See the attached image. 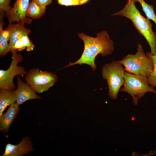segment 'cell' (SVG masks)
I'll return each mask as SVG.
<instances>
[{
    "instance_id": "12",
    "label": "cell",
    "mask_w": 156,
    "mask_h": 156,
    "mask_svg": "<svg viewBox=\"0 0 156 156\" xmlns=\"http://www.w3.org/2000/svg\"><path fill=\"white\" fill-rule=\"evenodd\" d=\"M20 108L16 103L11 104L6 112L0 116V129L7 132L10 126L16 117Z\"/></svg>"
},
{
    "instance_id": "22",
    "label": "cell",
    "mask_w": 156,
    "mask_h": 156,
    "mask_svg": "<svg viewBox=\"0 0 156 156\" xmlns=\"http://www.w3.org/2000/svg\"><path fill=\"white\" fill-rule=\"evenodd\" d=\"M52 0H34L42 6L46 7L51 4Z\"/></svg>"
},
{
    "instance_id": "23",
    "label": "cell",
    "mask_w": 156,
    "mask_h": 156,
    "mask_svg": "<svg viewBox=\"0 0 156 156\" xmlns=\"http://www.w3.org/2000/svg\"><path fill=\"white\" fill-rule=\"evenodd\" d=\"M151 153L152 155H154L156 153V151H151Z\"/></svg>"
},
{
    "instance_id": "19",
    "label": "cell",
    "mask_w": 156,
    "mask_h": 156,
    "mask_svg": "<svg viewBox=\"0 0 156 156\" xmlns=\"http://www.w3.org/2000/svg\"><path fill=\"white\" fill-rule=\"evenodd\" d=\"M23 42L25 47L26 48L27 51H29L33 50L34 46L32 42L31 41L28 35L23 36L21 39Z\"/></svg>"
},
{
    "instance_id": "20",
    "label": "cell",
    "mask_w": 156,
    "mask_h": 156,
    "mask_svg": "<svg viewBox=\"0 0 156 156\" xmlns=\"http://www.w3.org/2000/svg\"><path fill=\"white\" fill-rule=\"evenodd\" d=\"M11 0H0V10L7 12L12 8L9 5Z\"/></svg>"
},
{
    "instance_id": "6",
    "label": "cell",
    "mask_w": 156,
    "mask_h": 156,
    "mask_svg": "<svg viewBox=\"0 0 156 156\" xmlns=\"http://www.w3.org/2000/svg\"><path fill=\"white\" fill-rule=\"evenodd\" d=\"M25 80L36 92L39 93L48 90L58 80L55 74L37 68L30 70L26 74Z\"/></svg>"
},
{
    "instance_id": "16",
    "label": "cell",
    "mask_w": 156,
    "mask_h": 156,
    "mask_svg": "<svg viewBox=\"0 0 156 156\" xmlns=\"http://www.w3.org/2000/svg\"><path fill=\"white\" fill-rule=\"evenodd\" d=\"M134 0L135 3L138 2L140 3L147 18L153 21L156 25V15L154 11L153 5L146 3L144 0Z\"/></svg>"
},
{
    "instance_id": "3",
    "label": "cell",
    "mask_w": 156,
    "mask_h": 156,
    "mask_svg": "<svg viewBox=\"0 0 156 156\" xmlns=\"http://www.w3.org/2000/svg\"><path fill=\"white\" fill-rule=\"evenodd\" d=\"M137 50L135 54H128L119 61L125 71L147 78L153 70V60L144 52L141 44H138Z\"/></svg>"
},
{
    "instance_id": "1",
    "label": "cell",
    "mask_w": 156,
    "mask_h": 156,
    "mask_svg": "<svg viewBox=\"0 0 156 156\" xmlns=\"http://www.w3.org/2000/svg\"><path fill=\"white\" fill-rule=\"evenodd\" d=\"M78 37L83 41L84 50L80 58L76 61L69 64L63 68L74 65L85 64L90 66L94 71L96 68L95 63V58L99 54L101 56L110 55L114 47L113 41L110 39L107 32L102 31L96 34V37H93L83 33L78 34Z\"/></svg>"
},
{
    "instance_id": "7",
    "label": "cell",
    "mask_w": 156,
    "mask_h": 156,
    "mask_svg": "<svg viewBox=\"0 0 156 156\" xmlns=\"http://www.w3.org/2000/svg\"><path fill=\"white\" fill-rule=\"evenodd\" d=\"M11 53L12 59L9 68L6 70H0V90H14L15 88L13 82L14 77L17 75L23 76L27 73L24 67L18 66L23 60L22 55L16 51Z\"/></svg>"
},
{
    "instance_id": "14",
    "label": "cell",
    "mask_w": 156,
    "mask_h": 156,
    "mask_svg": "<svg viewBox=\"0 0 156 156\" xmlns=\"http://www.w3.org/2000/svg\"><path fill=\"white\" fill-rule=\"evenodd\" d=\"M16 101V97L14 90H0V116L5 108Z\"/></svg>"
},
{
    "instance_id": "2",
    "label": "cell",
    "mask_w": 156,
    "mask_h": 156,
    "mask_svg": "<svg viewBox=\"0 0 156 156\" xmlns=\"http://www.w3.org/2000/svg\"><path fill=\"white\" fill-rule=\"evenodd\" d=\"M112 16H122L130 20L138 31L147 42L151 53L156 55V32L153 30L152 25L149 19L141 14L134 0H127L125 7Z\"/></svg>"
},
{
    "instance_id": "15",
    "label": "cell",
    "mask_w": 156,
    "mask_h": 156,
    "mask_svg": "<svg viewBox=\"0 0 156 156\" xmlns=\"http://www.w3.org/2000/svg\"><path fill=\"white\" fill-rule=\"evenodd\" d=\"M46 7L38 3L34 0H31L26 12V16L34 19L40 18L44 14Z\"/></svg>"
},
{
    "instance_id": "9",
    "label": "cell",
    "mask_w": 156,
    "mask_h": 156,
    "mask_svg": "<svg viewBox=\"0 0 156 156\" xmlns=\"http://www.w3.org/2000/svg\"><path fill=\"white\" fill-rule=\"evenodd\" d=\"M17 87L14 90V92L16 97V103L18 105L30 99H41L27 83H24L18 76L17 77Z\"/></svg>"
},
{
    "instance_id": "21",
    "label": "cell",
    "mask_w": 156,
    "mask_h": 156,
    "mask_svg": "<svg viewBox=\"0 0 156 156\" xmlns=\"http://www.w3.org/2000/svg\"><path fill=\"white\" fill-rule=\"evenodd\" d=\"M25 48L23 42L21 39L15 44L13 47L12 51L11 52L13 51H21Z\"/></svg>"
},
{
    "instance_id": "18",
    "label": "cell",
    "mask_w": 156,
    "mask_h": 156,
    "mask_svg": "<svg viewBox=\"0 0 156 156\" xmlns=\"http://www.w3.org/2000/svg\"><path fill=\"white\" fill-rule=\"evenodd\" d=\"M90 0H57V3L66 6L81 5L86 3Z\"/></svg>"
},
{
    "instance_id": "8",
    "label": "cell",
    "mask_w": 156,
    "mask_h": 156,
    "mask_svg": "<svg viewBox=\"0 0 156 156\" xmlns=\"http://www.w3.org/2000/svg\"><path fill=\"white\" fill-rule=\"evenodd\" d=\"M29 0H16L13 7L6 12V15L10 23L14 22L23 21L30 24L31 18L27 17L26 13L29 6Z\"/></svg>"
},
{
    "instance_id": "11",
    "label": "cell",
    "mask_w": 156,
    "mask_h": 156,
    "mask_svg": "<svg viewBox=\"0 0 156 156\" xmlns=\"http://www.w3.org/2000/svg\"><path fill=\"white\" fill-rule=\"evenodd\" d=\"M33 150L32 143L29 137H24L18 144H6L3 156H21Z\"/></svg>"
},
{
    "instance_id": "17",
    "label": "cell",
    "mask_w": 156,
    "mask_h": 156,
    "mask_svg": "<svg viewBox=\"0 0 156 156\" xmlns=\"http://www.w3.org/2000/svg\"><path fill=\"white\" fill-rule=\"evenodd\" d=\"M146 53L152 60L154 65L153 71L146 79L150 86L154 88L156 87V55L152 54L151 52H147Z\"/></svg>"
},
{
    "instance_id": "5",
    "label": "cell",
    "mask_w": 156,
    "mask_h": 156,
    "mask_svg": "<svg viewBox=\"0 0 156 156\" xmlns=\"http://www.w3.org/2000/svg\"><path fill=\"white\" fill-rule=\"evenodd\" d=\"M125 83L120 91L125 92L132 97L133 104L137 105L139 100L145 94L151 92L156 94V90L151 87L146 78L142 76L125 71Z\"/></svg>"
},
{
    "instance_id": "10",
    "label": "cell",
    "mask_w": 156,
    "mask_h": 156,
    "mask_svg": "<svg viewBox=\"0 0 156 156\" xmlns=\"http://www.w3.org/2000/svg\"><path fill=\"white\" fill-rule=\"evenodd\" d=\"M26 22L23 21L17 22L16 24L10 23L6 28L9 32V51L11 52L15 44L23 36L28 35L31 31L26 28L24 25Z\"/></svg>"
},
{
    "instance_id": "4",
    "label": "cell",
    "mask_w": 156,
    "mask_h": 156,
    "mask_svg": "<svg viewBox=\"0 0 156 156\" xmlns=\"http://www.w3.org/2000/svg\"><path fill=\"white\" fill-rule=\"evenodd\" d=\"M125 70L121 63L114 60L102 67L101 73L103 78L107 81L109 97L113 100L117 97L121 87L125 83Z\"/></svg>"
},
{
    "instance_id": "13",
    "label": "cell",
    "mask_w": 156,
    "mask_h": 156,
    "mask_svg": "<svg viewBox=\"0 0 156 156\" xmlns=\"http://www.w3.org/2000/svg\"><path fill=\"white\" fill-rule=\"evenodd\" d=\"M0 56H5L9 51V32L8 29H3L4 24L3 21L5 12L0 10Z\"/></svg>"
}]
</instances>
